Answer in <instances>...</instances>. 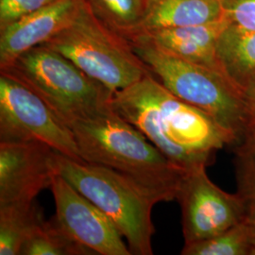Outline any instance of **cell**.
<instances>
[{
    "instance_id": "cell-1",
    "label": "cell",
    "mask_w": 255,
    "mask_h": 255,
    "mask_svg": "<svg viewBox=\"0 0 255 255\" xmlns=\"http://www.w3.org/2000/svg\"><path fill=\"white\" fill-rule=\"evenodd\" d=\"M114 110L183 172L207 166L235 138L201 109L166 89L154 75L114 94Z\"/></svg>"
},
{
    "instance_id": "cell-2",
    "label": "cell",
    "mask_w": 255,
    "mask_h": 255,
    "mask_svg": "<svg viewBox=\"0 0 255 255\" xmlns=\"http://www.w3.org/2000/svg\"><path fill=\"white\" fill-rule=\"evenodd\" d=\"M66 125L73 132L82 160L116 170L161 201L176 200L185 172L176 167L113 106L74 119Z\"/></svg>"
},
{
    "instance_id": "cell-3",
    "label": "cell",
    "mask_w": 255,
    "mask_h": 255,
    "mask_svg": "<svg viewBox=\"0 0 255 255\" xmlns=\"http://www.w3.org/2000/svg\"><path fill=\"white\" fill-rule=\"evenodd\" d=\"M53 166L74 188L109 218L135 255H153L151 212L161 201L132 180L101 164L54 151Z\"/></svg>"
},
{
    "instance_id": "cell-4",
    "label": "cell",
    "mask_w": 255,
    "mask_h": 255,
    "mask_svg": "<svg viewBox=\"0 0 255 255\" xmlns=\"http://www.w3.org/2000/svg\"><path fill=\"white\" fill-rule=\"evenodd\" d=\"M150 72L176 97L201 109L241 142L249 128L243 93L221 71L166 53L154 46L129 42Z\"/></svg>"
},
{
    "instance_id": "cell-5",
    "label": "cell",
    "mask_w": 255,
    "mask_h": 255,
    "mask_svg": "<svg viewBox=\"0 0 255 255\" xmlns=\"http://www.w3.org/2000/svg\"><path fill=\"white\" fill-rule=\"evenodd\" d=\"M0 73L36 94L65 124L112 107L115 93L45 45L25 51Z\"/></svg>"
},
{
    "instance_id": "cell-6",
    "label": "cell",
    "mask_w": 255,
    "mask_h": 255,
    "mask_svg": "<svg viewBox=\"0 0 255 255\" xmlns=\"http://www.w3.org/2000/svg\"><path fill=\"white\" fill-rule=\"evenodd\" d=\"M42 45L64 55L113 93L151 73L129 41L97 18L84 0L73 20Z\"/></svg>"
},
{
    "instance_id": "cell-7",
    "label": "cell",
    "mask_w": 255,
    "mask_h": 255,
    "mask_svg": "<svg viewBox=\"0 0 255 255\" xmlns=\"http://www.w3.org/2000/svg\"><path fill=\"white\" fill-rule=\"evenodd\" d=\"M0 142H36L82 160L73 132L36 94L0 73Z\"/></svg>"
},
{
    "instance_id": "cell-8",
    "label": "cell",
    "mask_w": 255,
    "mask_h": 255,
    "mask_svg": "<svg viewBox=\"0 0 255 255\" xmlns=\"http://www.w3.org/2000/svg\"><path fill=\"white\" fill-rule=\"evenodd\" d=\"M176 200L182 208L184 244L215 237L244 219L240 195L219 188L207 176L206 166L183 174Z\"/></svg>"
},
{
    "instance_id": "cell-9",
    "label": "cell",
    "mask_w": 255,
    "mask_h": 255,
    "mask_svg": "<svg viewBox=\"0 0 255 255\" xmlns=\"http://www.w3.org/2000/svg\"><path fill=\"white\" fill-rule=\"evenodd\" d=\"M49 188L54 198L55 218L76 241L95 255H131L113 221L64 177L55 173Z\"/></svg>"
},
{
    "instance_id": "cell-10",
    "label": "cell",
    "mask_w": 255,
    "mask_h": 255,
    "mask_svg": "<svg viewBox=\"0 0 255 255\" xmlns=\"http://www.w3.org/2000/svg\"><path fill=\"white\" fill-rule=\"evenodd\" d=\"M54 151L36 142H0V205L35 201L49 188Z\"/></svg>"
},
{
    "instance_id": "cell-11",
    "label": "cell",
    "mask_w": 255,
    "mask_h": 255,
    "mask_svg": "<svg viewBox=\"0 0 255 255\" xmlns=\"http://www.w3.org/2000/svg\"><path fill=\"white\" fill-rule=\"evenodd\" d=\"M82 2L59 0L0 29V69L60 32L73 20Z\"/></svg>"
},
{
    "instance_id": "cell-12",
    "label": "cell",
    "mask_w": 255,
    "mask_h": 255,
    "mask_svg": "<svg viewBox=\"0 0 255 255\" xmlns=\"http://www.w3.org/2000/svg\"><path fill=\"white\" fill-rule=\"evenodd\" d=\"M229 24L224 17L207 24L140 32L127 40L150 45L183 60L222 72L217 55V44L221 32Z\"/></svg>"
},
{
    "instance_id": "cell-13",
    "label": "cell",
    "mask_w": 255,
    "mask_h": 255,
    "mask_svg": "<svg viewBox=\"0 0 255 255\" xmlns=\"http://www.w3.org/2000/svg\"><path fill=\"white\" fill-rule=\"evenodd\" d=\"M222 18V0H147L146 14L137 33L207 24Z\"/></svg>"
},
{
    "instance_id": "cell-14",
    "label": "cell",
    "mask_w": 255,
    "mask_h": 255,
    "mask_svg": "<svg viewBox=\"0 0 255 255\" xmlns=\"http://www.w3.org/2000/svg\"><path fill=\"white\" fill-rule=\"evenodd\" d=\"M217 55L222 72L243 93L255 79V30L229 24L218 40Z\"/></svg>"
},
{
    "instance_id": "cell-15",
    "label": "cell",
    "mask_w": 255,
    "mask_h": 255,
    "mask_svg": "<svg viewBox=\"0 0 255 255\" xmlns=\"http://www.w3.org/2000/svg\"><path fill=\"white\" fill-rule=\"evenodd\" d=\"M44 221L35 201L0 205V255H20L24 243Z\"/></svg>"
},
{
    "instance_id": "cell-16",
    "label": "cell",
    "mask_w": 255,
    "mask_h": 255,
    "mask_svg": "<svg viewBox=\"0 0 255 255\" xmlns=\"http://www.w3.org/2000/svg\"><path fill=\"white\" fill-rule=\"evenodd\" d=\"M84 1L97 18L126 39L138 32L147 6V0Z\"/></svg>"
},
{
    "instance_id": "cell-17",
    "label": "cell",
    "mask_w": 255,
    "mask_h": 255,
    "mask_svg": "<svg viewBox=\"0 0 255 255\" xmlns=\"http://www.w3.org/2000/svg\"><path fill=\"white\" fill-rule=\"evenodd\" d=\"M71 237L57 219L45 220L21 248L20 255H94Z\"/></svg>"
},
{
    "instance_id": "cell-18",
    "label": "cell",
    "mask_w": 255,
    "mask_h": 255,
    "mask_svg": "<svg viewBox=\"0 0 255 255\" xmlns=\"http://www.w3.org/2000/svg\"><path fill=\"white\" fill-rule=\"evenodd\" d=\"M182 255H255L254 239L242 220L215 237L191 244H184Z\"/></svg>"
},
{
    "instance_id": "cell-19",
    "label": "cell",
    "mask_w": 255,
    "mask_h": 255,
    "mask_svg": "<svg viewBox=\"0 0 255 255\" xmlns=\"http://www.w3.org/2000/svg\"><path fill=\"white\" fill-rule=\"evenodd\" d=\"M238 194L244 203L243 221L250 229L255 247V155H238Z\"/></svg>"
},
{
    "instance_id": "cell-20",
    "label": "cell",
    "mask_w": 255,
    "mask_h": 255,
    "mask_svg": "<svg viewBox=\"0 0 255 255\" xmlns=\"http://www.w3.org/2000/svg\"><path fill=\"white\" fill-rule=\"evenodd\" d=\"M59 0H0V29Z\"/></svg>"
},
{
    "instance_id": "cell-21",
    "label": "cell",
    "mask_w": 255,
    "mask_h": 255,
    "mask_svg": "<svg viewBox=\"0 0 255 255\" xmlns=\"http://www.w3.org/2000/svg\"><path fill=\"white\" fill-rule=\"evenodd\" d=\"M224 17L231 25L255 30V0H222Z\"/></svg>"
},
{
    "instance_id": "cell-22",
    "label": "cell",
    "mask_w": 255,
    "mask_h": 255,
    "mask_svg": "<svg viewBox=\"0 0 255 255\" xmlns=\"http://www.w3.org/2000/svg\"><path fill=\"white\" fill-rule=\"evenodd\" d=\"M243 96L246 102L249 117V130L250 128L255 127V79L247 86L246 89L243 91Z\"/></svg>"
},
{
    "instance_id": "cell-23",
    "label": "cell",
    "mask_w": 255,
    "mask_h": 255,
    "mask_svg": "<svg viewBox=\"0 0 255 255\" xmlns=\"http://www.w3.org/2000/svg\"><path fill=\"white\" fill-rule=\"evenodd\" d=\"M238 155H255V127L248 130L237 149Z\"/></svg>"
}]
</instances>
